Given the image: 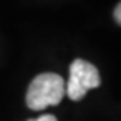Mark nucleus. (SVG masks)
I'll return each mask as SVG.
<instances>
[{
    "label": "nucleus",
    "instance_id": "3",
    "mask_svg": "<svg viewBox=\"0 0 121 121\" xmlns=\"http://www.w3.org/2000/svg\"><path fill=\"white\" fill-rule=\"evenodd\" d=\"M28 121H57V118L51 114H45V115H41L38 118H34V120H28Z\"/></svg>",
    "mask_w": 121,
    "mask_h": 121
},
{
    "label": "nucleus",
    "instance_id": "4",
    "mask_svg": "<svg viewBox=\"0 0 121 121\" xmlns=\"http://www.w3.org/2000/svg\"><path fill=\"white\" fill-rule=\"evenodd\" d=\"M114 18H115V21L121 25V2L117 4V7H115V10H114Z\"/></svg>",
    "mask_w": 121,
    "mask_h": 121
},
{
    "label": "nucleus",
    "instance_id": "2",
    "mask_svg": "<svg viewBox=\"0 0 121 121\" xmlns=\"http://www.w3.org/2000/svg\"><path fill=\"white\" fill-rule=\"evenodd\" d=\"M101 85L99 72L92 63L77 58L70 64L69 82L66 83V95L72 101H80L91 89Z\"/></svg>",
    "mask_w": 121,
    "mask_h": 121
},
{
    "label": "nucleus",
    "instance_id": "1",
    "mask_svg": "<svg viewBox=\"0 0 121 121\" xmlns=\"http://www.w3.org/2000/svg\"><path fill=\"white\" fill-rule=\"evenodd\" d=\"M66 95V82L57 73H41L34 79L26 92V105L39 111L61 102Z\"/></svg>",
    "mask_w": 121,
    "mask_h": 121
}]
</instances>
